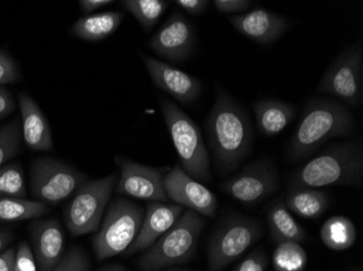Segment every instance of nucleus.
<instances>
[{
	"label": "nucleus",
	"instance_id": "obj_1",
	"mask_svg": "<svg viewBox=\"0 0 363 271\" xmlns=\"http://www.w3.org/2000/svg\"><path fill=\"white\" fill-rule=\"evenodd\" d=\"M206 127L217 171L228 176L240 167L252 149L254 130L248 114L219 87Z\"/></svg>",
	"mask_w": 363,
	"mask_h": 271
},
{
	"label": "nucleus",
	"instance_id": "obj_2",
	"mask_svg": "<svg viewBox=\"0 0 363 271\" xmlns=\"http://www.w3.org/2000/svg\"><path fill=\"white\" fill-rule=\"evenodd\" d=\"M354 126V115L346 105L328 98H312L289 142L287 158L291 162L305 160L332 138L350 136Z\"/></svg>",
	"mask_w": 363,
	"mask_h": 271
},
{
	"label": "nucleus",
	"instance_id": "obj_3",
	"mask_svg": "<svg viewBox=\"0 0 363 271\" xmlns=\"http://www.w3.org/2000/svg\"><path fill=\"white\" fill-rule=\"evenodd\" d=\"M362 183L363 144L361 139H354L334 144L306 163L291 176V188L361 187Z\"/></svg>",
	"mask_w": 363,
	"mask_h": 271
},
{
	"label": "nucleus",
	"instance_id": "obj_4",
	"mask_svg": "<svg viewBox=\"0 0 363 271\" xmlns=\"http://www.w3.org/2000/svg\"><path fill=\"white\" fill-rule=\"evenodd\" d=\"M205 227L206 219L203 216L191 209H185L177 223L154 246L145 250L138 260L140 270L159 271L191 262Z\"/></svg>",
	"mask_w": 363,
	"mask_h": 271
},
{
	"label": "nucleus",
	"instance_id": "obj_5",
	"mask_svg": "<svg viewBox=\"0 0 363 271\" xmlns=\"http://www.w3.org/2000/svg\"><path fill=\"white\" fill-rule=\"evenodd\" d=\"M161 112L169 134L177 149L179 166L187 175L199 181H211L209 152L201 128L183 110L164 97H160Z\"/></svg>",
	"mask_w": 363,
	"mask_h": 271
},
{
	"label": "nucleus",
	"instance_id": "obj_6",
	"mask_svg": "<svg viewBox=\"0 0 363 271\" xmlns=\"http://www.w3.org/2000/svg\"><path fill=\"white\" fill-rule=\"evenodd\" d=\"M144 215V209L133 202L113 200L91 240L97 260L103 262L125 253L140 231Z\"/></svg>",
	"mask_w": 363,
	"mask_h": 271
},
{
	"label": "nucleus",
	"instance_id": "obj_7",
	"mask_svg": "<svg viewBox=\"0 0 363 271\" xmlns=\"http://www.w3.org/2000/svg\"><path fill=\"white\" fill-rule=\"evenodd\" d=\"M262 223L250 216L233 214L220 224L208 244V270L223 271L263 236Z\"/></svg>",
	"mask_w": 363,
	"mask_h": 271
},
{
	"label": "nucleus",
	"instance_id": "obj_8",
	"mask_svg": "<svg viewBox=\"0 0 363 271\" xmlns=\"http://www.w3.org/2000/svg\"><path fill=\"white\" fill-rule=\"evenodd\" d=\"M117 181L118 175L114 173L101 179L86 181L75 191L65 211V225L73 236L99 230Z\"/></svg>",
	"mask_w": 363,
	"mask_h": 271
},
{
	"label": "nucleus",
	"instance_id": "obj_9",
	"mask_svg": "<svg viewBox=\"0 0 363 271\" xmlns=\"http://www.w3.org/2000/svg\"><path fill=\"white\" fill-rule=\"evenodd\" d=\"M86 181L84 174L57 158H38L30 168L33 195L47 205L68 199Z\"/></svg>",
	"mask_w": 363,
	"mask_h": 271
},
{
	"label": "nucleus",
	"instance_id": "obj_10",
	"mask_svg": "<svg viewBox=\"0 0 363 271\" xmlns=\"http://www.w3.org/2000/svg\"><path fill=\"white\" fill-rule=\"evenodd\" d=\"M318 91L342 100L354 109L362 103L363 54L360 45L347 47L332 62Z\"/></svg>",
	"mask_w": 363,
	"mask_h": 271
},
{
	"label": "nucleus",
	"instance_id": "obj_11",
	"mask_svg": "<svg viewBox=\"0 0 363 271\" xmlns=\"http://www.w3.org/2000/svg\"><path fill=\"white\" fill-rule=\"evenodd\" d=\"M279 173L271 160L250 163L242 172L224 181L221 189L242 204H258L279 188Z\"/></svg>",
	"mask_w": 363,
	"mask_h": 271
},
{
	"label": "nucleus",
	"instance_id": "obj_12",
	"mask_svg": "<svg viewBox=\"0 0 363 271\" xmlns=\"http://www.w3.org/2000/svg\"><path fill=\"white\" fill-rule=\"evenodd\" d=\"M114 160L121 171L116 185L118 195L150 202H168L163 179L171 167L146 166L123 156H117Z\"/></svg>",
	"mask_w": 363,
	"mask_h": 271
},
{
	"label": "nucleus",
	"instance_id": "obj_13",
	"mask_svg": "<svg viewBox=\"0 0 363 271\" xmlns=\"http://www.w3.org/2000/svg\"><path fill=\"white\" fill-rule=\"evenodd\" d=\"M163 185L169 199L175 204L189 207L206 217L213 218L217 214L219 202L216 195L203 183L191 178L179 165H175L167 173Z\"/></svg>",
	"mask_w": 363,
	"mask_h": 271
},
{
	"label": "nucleus",
	"instance_id": "obj_14",
	"mask_svg": "<svg viewBox=\"0 0 363 271\" xmlns=\"http://www.w3.org/2000/svg\"><path fill=\"white\" fill-rule=\"evenodd\" d=\"M150 46L161 58L183 62L195 49V28L184 14L175 10L152 35Z\"/></svg>",
	"mask_w": 363,
	"mask_h": 271
},
{
	"label": "nucleus",
	"instance_id": "obj_15",
	"mask_svg": "<svg viewBox=\"0 0 363 271\" xmlns=\"http://www.w3.org/2000/svg\"><path fill=\"white\" fill-rule=\"evenodd\" d=\"M140 58L155 86L170 95L177 103L191 105L201 97L203 93L201 79L147 54H140Z\"/></svg>",
	"mask_w": 363,
	"mask_h": 271
},
{
	"label": "nucleus",
	"instance_id": "obj_16",
	"mask_svg": "<svg viewBox=\"0 0 363 271\" xmlns=\"http://www.w3.org/2000/svg\"><path fill=\"white\" fill-rule=\"evenodd\" d=\"M228 21L240 34L260 45L277 42L291 26L289 19L263 8H256L240 16H228Z\"/></svg>",
	"mask_w": 363,
	"mask_h": 271
},
{
	"label": "nucleus",
	"instance_id": "obj_17",
	"mask_svg": "<svg viewBox=\"0 0 363 271\" xmlns=\"http://www.w3.org/2000/svg\"><path fill=\"white\" fill-rule=\"evenodd\" d=\"M184 211V207L175 203L170 204L163 202H150L147 204L140 231L133 243L125 250V256L144 252L154 246L159 238L177 223Z\"/></svg>",
	"mask_w": 363,
	"mask_h": 271
},
{
	"label": "nucleus",
	"instance_id": "obj_18",
	"mask_svg": "<svg viewBox=\"0 0 363 271\" xmlns=\"http://www.w3.org/2000/svg\"><path fill=\"white\" fill-rule=\"evenodd\" d=\"M30 240L40 271H52L65 250V234L57 219L36 220L30 225Z\"/></svg>",
	"mask_w": 363,
	"mask_h": 271
},
{
	"label": "nucleus",
	"instance_id": "obj_19",
	"mask_svg": "<svg viewBox=\"0 0 363 271\" xmlns=\"http://www.w3.org/2000/svg\"><path fill=\"white\" fill-rule=\"evenodd\" d=\"M19 108L22 118V138L26 146L38 152L52 151L54 149L52 130L35 100L28 93H21L19 95Z\"/></svg>",
	"mask_w": 363,
	"mask_h": 271
},
{
	"label": "nucleus",
	"instance_id": "obj_20",
	"mask_svg": "<svg viewBox=\"0 0 363 271\" xmlns=\"http://www.w3.org/2000/svg\"><path fill=\"white\" fill-rule=\"evenodd\" d=\"M257 125L266 137L281 134L297 115V107L282 100H259L254 105Z\"/></svg>",
	"mask_w": 363,
	"mask_h": 271
},
{
	"label": "nucleus",
	"instance_id": "obj_21",
	"mask_svg": "<svg viewBox=\"0 0 363 271\" xmlns=\"http://www.w3.org/2000/svg\"><path fill=\"white\" fill-rule=\"evenodd\" d=\"M267 221L272 240L277 244L303 243L308 240L307 232L291 216L283 199L277 200L269 207Z\"/></svg>",
	"mask_w": 363,
	"mask_h": 271
},
{
	"label": "nucleus",
	"instance_id": "obj_22",
	"mask_svg": "<svg viewBox=\"0 0 363 271\" xmlns=\"http://www.w3.org/2000/svg\"><path fill=\"white\" fill-rule=\"evenodd\" d=\"M123 19V12H98L79 18L74 22L71 30L79 40L101 42L118 30Z\"/></svg>",
	"mask_w": 363,
	"mask_h": 271
},
{
	"label": "nucleus",
	"instance_id": "obj_23",
	"mask_svg": "<svg viewBox=\"0 0 363 271\" xmlns=\"http://www.w3.org/2000/svg\"><path fill=\"white\" fill-rule=\"evenodd\" d=\"M289 212L306 219L321 217L328 207V197L317 189L291 188L284 201Z\"/></svg>",
	"mask_w": 363,
	"mask_h": 271
},
{
	"label": "nucleus",
	"instance_id": "obj_24",
	"mask_svg": "<svg viewBox=\"0 0 363 271\" xmlns=\"http://www.w3.org/2000/svg\"><path fill=\"white\" fill-rule=\"evenodd\" d=\"M320 236L326 248L340 252L348 250L356 243L357 228L350 218L334 216L322 226Z\"/></svg>",
	"mask_w": 363,
	"mask_h": 271
},
{
	"label": "nucleus",
	"instance_id": "obj_25",
	"mask_svg": "<svg viewBox=\"0 0 363 271\" xmlns=\"http://www.w3.org/2000/svg\"><path fill=\"white\" fill-rule=\"evenodd\" d=\"M50 211L46 203L26 197H0V221L36 219Z\"/></svg>",
	"mask_w": 363,
	"mask_h": 271
},
{
	"label": "nucleus",
	"instance_id": "obj_26",
	"mask_svg": "<svg viewBox=\"0 0 363 271\" xmlns=\"http://www.w3.org/2000/svg\"><path fill=\"white\" fill-rule=\"evenodd\" d=\"M122 7L135 18L145 32L156 26L162 14L168 9L170 1L166 0H124Z\"/></svg>",
	"mask_w": 363,
	"mask_h": 271
},
{
	"label": "nucleus",
	"instance_id": "obj_27",
	"mask_svg": "<svg viewBox=\"0 0 363 271\" xmlns=\"http://www.w3.org/2000/svg\"><path fill=\"white\" fill-rule=\"evenodd\" d=\"M273 260L277 271H303L307 263V254L299 243L287 242L277 244Z\"/></svg>",
	"mask_w": 363,
	"mask_h": 271
},
{
	"label": "nucleus",
	"instance_id": "obj_28",
	"mask_svg": "<svg viewBox=\"0 0 363 271\" xmlns=\"http://www.w3.org/2000/svg\"><path fill=\"white\" fill-rule=\"evenodd\" d=\"M26 180L19 163H11L0 167V197H26Z\"/></svg>",
	"mask_w": 363,
	"mask_h": 271
},
{
	"label": "nucleus",
	"instance_id": "obj_29",
	"mask_svg": "<svg viewBox=\"0 0 363 271\" xmlns=\"http://www.w3.org/2000/svg\"><path fill=\"white\" fill-rule=\"evenodd\" d=\"M21 144L22 126L18 118L0 126V167L19 154Z\"/></svg>",
	"mask_w": 363,
	"mask_h": 271
},
{
	"label": "nucleus",
	"instance_id": "obj_30",
	"mask_svg": "<svg viewBox=\"0 0 363 271\" xmlns=\"http://www.w3.org/2000/svg\"><path fill=\"white\" fill-rule=\"evenodd\" d=\"M52 271H89V260L82 248H72L63 254L60 262Z\"/></svg>",
	"mask_w": 363,
	"mask_h": 271
},
{
	"label": "nucleus",
	"instance_id": "obj_31",
	"mask_svg": "<svg viewBox=\"0 0 363 271\" xmlns=\"http://www.w3.org/2000/svg\"><path fill=\"white\" fill-rule=\"evenodd\" d=\"M20 79V71L10 54L0 49V87L14 83Z\"/></svg>",
	"mask_w": 363,
	"mask_h": 271
},
{
	"label": "nucleus",
	"instance_id": "obj_32",
	"mask_svg": "<svg viewBox=\"0 0 363 271\" xmlns=\"http://www.w3.org/2000/svg\"><path fill=\"white\" fill-rule=\"evenodd\" d=\"M14 271H38L35 256L26 241H22L16 250Z\"/></svg>",
	"mask_w": 363,
	"mask_h": 271
},
{
	"label": "nucleus",
	"instance_id": "obj_33",
	"mask_svg": "<svg viewBox=\"0 0 363 271\" xmlns=\"http://www.w3.org/2000/svg\"><path fill=\"white\" fill-rule=\"evenodd\" d=\"M268 265L269 258L267 253L261 248H257L254 252L250 253L236 266L234 271H266Z\"/></svg>",
	"mask_w": 363,
	"mask_h": 271
},
{
	"label": "nucleus",
	"instance_id": "obj_34",
	"mask_svg": "<svg viewBox=\"0 0 363 271\" xmlns=\"http://www.w3.org/2000/svg\"><path fill=\"white\" fill-rule=\"evenodd\" d=\"M213 5L219 13L240 16L246 13L252 7V3L248 0H216Z\"/></svg>",
	"mask_w": 363,
	"mask_h": 271
},
{
	"label": "nucleus",
	"instance_id": "obj_35",
	"mask_svg": "<svg viewBox=\"0 0 363 271\" xmlns=\"http://www.w3.org/2000/svg\"><path fill=\"white\" fill-rule=\"evenodd\" d=\"M174 4L191 16H201L207 11L210 1L208 0H175Z\"/></svg>",
	"mask_w": 363,
	"mask_h": 271
},
{
	"label": "nucleus",
	"instance_id": "obj_36",
	"mask_svg": "<svg viewBox=\"0 0 363 271\" xmlns=\"http://www.w3.org/2000/svg\"><path fill=\"white\" fill-rule=\"evenodd\" d=\"M16 111V100L10 89L0 87V120Z\"/></svg>",
	"mask_w": 363,
	"mask_h": 271
},
{
	"label": "nucleus",
	"instance_id": "obj_37",
	"mask_svg": "<svg viewBox=\"0 0 363 271\" xmlns=\"http://www.w3.org/2000/svg\"><path fill=\"white\" fill-rule=\"evenodd\" d=\"M111 4H114L112 0H79V7L83 13L89 16V14H93V12L97 11L98 9H101Z\"/></svg>",
	"mask_w": 363,
	"mask_h": 271
},
{
	"label": "nucleus",
	"instance_id": "obj_38",
	"mask_svg": "<svg viewBox=\"0 0 363 271\" xmlns=\"http://www.w3.org/2000/svg\"><path fill=\"white\" fill-rule=\"evenodd\" d=\"M14 260L16 250L13 248L0 253V271H14Z\"/></svg>",
	"mask_w": 363,
	"mask_h": 271
},
{
	"label": "nucleus",
	"instance_id": "obj_39",
	"mask_svg": "<svg viewBox=\"0 0 363 271\" xmlns=\"http://www.w3.org/2000/svg\"><path fill=\"white\" fill-rule=\"evenodd\" d=\"M13 239V234L5 228H0V253L3 252Z\"/></svg>",
	"mask_w": 363,
	"mask_h": 271
},
{
	"label": "nucleus",
	"instance_id": "obj_40",
	"mask_svg": "<svg viewBox=\"0 0 363 271\" xmlns=\"http://www.w3.org/2000/svg\"><path fill=\"white\" fill-rule=\"evenodd\" d=\"M98 271H128L125 267L120 264H111L104 266L103 268L99 269Z\"/></svg>",
	"mask_w": 363,
	"mask_h": 271
},
{
	"label": "nucleus",
	"instance_id": "obj_41",
	"mask_svg": "<svg viewBox=\"0 0 363 271\" xmlns=\"http://www.w3.org/2000/svg\"><path fill=\"white\" fill-rule=\"evenodd\" d=\"M168 271H196V270H187V269H170Z\"/></svg>",
	"mask_w": 363,
	"mask_h": 271
},
{
	"label": "nucleus",
	"instance_id": "obj_42",
	"mask_svg": "<svg viewBox=\"0 0 363 271\" xmlns=\"http://www.w3.org/2000/svg\"><path fill=\"white\" fill-rule=\"evenodd\" d=\"M354 271H362V270H361L360 268H358V269H356V270H354Z\"/></svg>",
	"mask_w": 363,
	"mask_h": 271
}]
</instances>
